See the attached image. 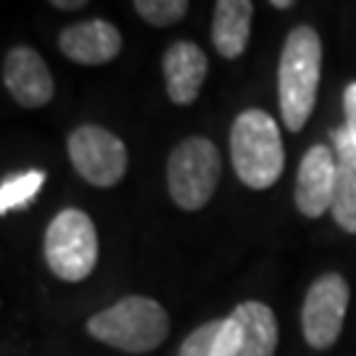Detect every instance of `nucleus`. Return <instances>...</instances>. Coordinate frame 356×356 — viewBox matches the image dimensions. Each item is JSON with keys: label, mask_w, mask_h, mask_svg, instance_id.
<instances>
[{"label": "nucleus", "mask_w": 356, "mask_h": 356, "mask_svg": "<svg viewBox=\"0 0 356 356\" xmlns=\"http://www.w3.org/2000/svg\"><path fill=\"white\" fill-rule=\"evenodd\" d=\"M322 74V40L312 26H296L280 53L277 90L285 127L301 132L314 111Z\"/></svg>", "instance_id": "obj_1"}, {"label": "nucleus", "mask_w": 356, "mask_h": 356, "mask_svg": "<svg viewBox=\"0 0 356 356\" xmlns=\"http://www.w3.org/2000/svg\"><path fill=\"white\" fill-rule=\"evenodd\" d=\"M229 159L243 185L254 191L272 188L285 169L277 122L261 108H248L238 114L229 129Z\"/></svg>", "instance_id": "obj_2"}, {"label": "nucleus", "mask_w": 356, "mask_h": 356, "mask_svg": "<svg viewBox=\"0 0 356 356\" xmlns=\"http://www.w3.org/2000/svg\"><path fill=\"white\" fill-rule=\"evenodd\" d=\"M88 332L101 343L127 351L148 354L166 341L169 314L159 301L145 296H127L114 306L88 319Z\"/></svg>", "instance_id": "obj_3"}, {"label": "nucleus", "mask_w": 356, "mask_h": 356, "mask_svg": "<svg viewBox=\"0 0 356 356\" xmlns=\"http://www.w3.org/2000/svg\"><path fill=\"white\" fill-rule=\"evenodd\" d=\"M45 261L58 280L82 282L98 264V232L82 209H64L45 229Z\"/></svg>", "instance_id": "obj_4"}, {"label": "nucleus", "mask_w": 356, "mask_h": 356, "mask_svg": "<svg viewBox=\"0 0 356 356\" xmlns=\"http://www.w3.org/2000/svg\"><path fill=\"white\" fill-rule=\"evenodd\" d=\"M222 175V159L209 138H188L169 153L166 161V185L172 201L185 211L204 209Z\"/></svg>", "instance_id": "obj_5"}, {"label": "nucleus", "mask_w": 356, "mask_h": 356, "mask_svg": "<svg viewBox=\"0 0 356 356\" xmlns=\"http://www.w3.org/2000/svg\"><path fill=\"white\" fill-rule=\"evenodd\" d=\"M69 159L74 164L76 175L88 179L95 188H114L122 182L127 172V148L114 132L98 127V124H82L76 127L69 140Z\"/></svg>", "instance_id": "obj_6"}, {"label": "nucleus", "mask_w": 356, "mask_h": 356, "mask_svg": "<svg viewBox=\"0 0 356 356\" xmlns=\"http://www.w3.org/2000/svg\"><path fill=\"white\" fill-rule=\"evenodd\" d=\"M348 298H351L348 282L338 272H327L312 282V288L306 291L304 309H301L304 338L312 348L335 346L343 330Z\"/></svg>", "instance_id": "obj_7"}, {"label": "nucleus", "mask_w": 356, "mask_h": 356, "mask_svg": "<svg viewBox=\"0 0 356 356\" xmlns=\"http://www.w3.org/2000/svg\"><path fill=\"white\" fill-rule=\"evenodd\" d=\"M338 179V159L325 143L312 145L304 153L296 175V206L309 219H317L332 206Z\"/></svg>", "instance_id": "obj_8"}, {"label": "nucleus", "mask_w": 356, "mask_h": 356, "mask_svg": "<svg viewBox=\"0 0 356 356\" xmlns=\"http://www.w3.org/2000/svg\"><path fill=\"white\" fill-rule=\"evenodd\" d=\"M3 85L24 108H40L53 98V74L32 48H13L3 58Z\"/></svg>", "instance_id": "obj_9"}, {"label": "nucleus", "mask_w": 356, "mask_h": 356, "mask_svg": "<svg viewBox=\"0 0 356 356\" xmlns=\"http://www.w3.org/2000/svg\"><path fill=\"white\" fill-rule=\"evenodd\" d=\"M161 66H164L169 101L177 106H191L206 82V72H209L206 53L191 40H179L166 48Z\"/></svg>", "instance_id": "obj_10"}, {"label": "nucleus", "mask_w": 356, "mask_h": 356, "mask_svg": "<svg viewBox=\"0 0 356 356\" xmlns=\"http://www.w3.org/2000/svg\"><path fill=\"white\" fill-rule=\"evenodd\" d=\"M58 48L66 58H72L76 64H108L122 51V35L106 19H90V22L64 29L58 38Z\"/></svg>", "instance_id": "obj_11"}, {"label": "nucleus", "mask_w": 356, "mask_h": 356, "mask_svg": "<svg viewBox=\"0 0 356 356\" xmlns=\"http://www.w3.org/2000/svg\"><path fill=\"white\" fill-rule=\"evenodd\" d=\"M254 3L251 0H219L214 6L211 40L222 58H238L248 48Z\"/></svg>", "instance_id": "obj_12"}, {"label": "nucleus", "mask_w": 356, "mask_h": 356, "mask_svg": "<svg viewBox=\"0 0 356 356\" xmlns=\"http://www.w3.org/2000/svg\"><path fill=\"white\" fill-rule=\"evenodd\" d=\"M232 317L238 319L243 330V343L238 356H275L280 327L277 317L261 301H243L232 309Z\"/></svg>", "instance_id": "obj_13"}, {"label": "nucleus", "mask_w": 356, "mask_h": 356, "mask_svg": "<svg viewBox=\"0 0 356 356\" xmlns=\"http://www.w3.org/2000/svg\"><path fill=\"white\" fill-rule=\"evenodd\" d=\"M330 214L338 222V227L356 235V175L346 166H338Z\"/></svg>", "instance_id": "obj_14"}, {"label": "nucleus", "mask_w": 356, "mask_h": 356, "mask_svg": "<svg viewBox=\"0 0 356 356\" xmlns=\"http://www.w3.org/2000/svg\"><path fill=\"white\" fill-rule=\"evenodd\" d=\"M42 182H45V175L38 172V169L3 179V185H0V211L8 214V211H16V209H24L38 195Z\"/></svg>", "instance_id": "obj_15"}, {"label": "nucleus", "mask_w": 356, "mask_h": 356, "mask_svg": "<svg viewBox=\"0 0 356 356\" xmlns=\"http://www.w3.org/2000/svg\"><path fill=\"white\" fill-rule=\"evenodd\" d=\"M188 3L185 0H138L135 11L140 19H145L153 26H172L185 19L188 13Z\"/></svg>", "instance_id": "obj_16"}, {"label": "nucleus", "mask_w": 356, "mask_h": 356, "mask_svg": "<svg viewBox=\"0 0 356 356\" xmlns=\"http://www.w3.org/2000/svg\"><path fill=\"white\" fill-rule=\"evenodd\" d=\"M219 327H222V319H214V322H206L201 327H195L179 346V356H214Z\"/></svg>", "instance_id": "obj_17"}, {"label": "nucleus", "mask_w": 356, "mask_h": 356, "mask_svg": "<svg viewBox=\"0 0 356 356\" xmlns=\"http://www.w3.org/2000/svg\"><path fill=\"white\" fill-rule=\"evenodd\" d=\"M332 148H335V156H338V166H346L356 175V143L351 140L346 127L332 129Z\"/></svg>", "instance_id": "obj_18"}, {"label": "nucleus", "mask_w": 356, "mask_h": 356, "mask_svg": "<svg viewBox=\"0 0 356 356\" xmlns=\"http://www.w3.org/2000/svg\"><path fill=\"white\" fill-rule=\"evenodd\" d=\"M343 108H346V132L356 143V82H351L343 92Z\"/></svg>", "instance_id": "obj_19"}, {"label": "nucleus", "mask_w": 356, "mask_h": 356, "mask_svg": "<svg viewBox=\"0 0 356 356\" xmlns=\"http://www.w3.org/2000/svg\"><path fill=\"white\" fill-rule=\"evenodd\" d=\"M53 8H61V11H76V8H85V0H53Z\"/></svg>", "instance_id": "obj_20"}, {"label": "nucleus", "mask_w": 356, "mask_h": 356, "mask_svg": "<svg viewBox=\"0 0 356 356\" xmlns=\"http://www.w3.org/2000/svg\"><path fill=\"white\" fill-rule=\"evenodd\" d=\"M293 3L291 0H272V8H280V11H285V8H291Z\"/></svg>", "instance_id": "obj_21"}]
</instances>
